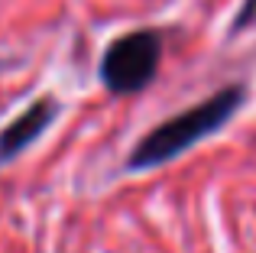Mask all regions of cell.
<instances>
[{
    "label": "cell",
    "mask_w": 256,
    "mask_h": 253,
    "mask_svg": "<svg viewBox=\"0 0 256 253\" xmlns=\"http://www.w3.org/2000/svg\"><path fill=\"white\" fill-rule=\"evenodd\" d=\"M250 98V88L244 82H230L224 88H218L214 94H208L204 101L185 108L182 114H172L169 120L159 126L146 130L136 140L130 152H126V169L130 172H146L159 169V166L172 162V159L185 156L188 150H194L198 143H204L208 136H214L218 130H224L234 117L240 114V108Z\"/></svg>",
    "instance_id": "cell-1"
},
{
    "label": "cell",
    "mask_w": 256,
    "mask_h": 253,
    "mask_svg": "<svg viewBox=\"0 0 256 253\" xmlns=\"http://www.w3.org/2000/svg\"><path fill=\"white\" fill-rule=\"evenodd\" d=\"M159 62H162V32L152 26H140L117 36L104 49L98 78L110 94H136L156 78Z\"/></svg>",
    "instance_id": "cell-2"
},
{
    "label": "cell",
    "mask_w": 256,
    "mask_h": 253,
    "mask_svg": "<svg viewBox=\"0 0 256 253\" xmlns=\"http://www.w3.org/2000/svg\"><path fill=\"white\" fill-rule=\"evenodd\" d=\"M58 110H62V101L52 98V94H42V98H36L23 114L13 117V120L0 130V166L13 162L16 156H23V152L56 124Z\"/></svg>",
    "instance_id": "cell-3"
},
{
    "label": "cell",
    "mask_w": 256,
    "mask_h": 253,
    "mask_svg": "<svg viewBox=\"0 0 256 253\" xmlns=\"http://www.w3.org/2000/svg\"><path fill=\"white\" fill-rule=\"evenodd\" d=\"M250 23H256V0H240L237 13L230 20V36H240Z\"/></svg>",
    "instance_id": "cell-4"
}]
</instances>
